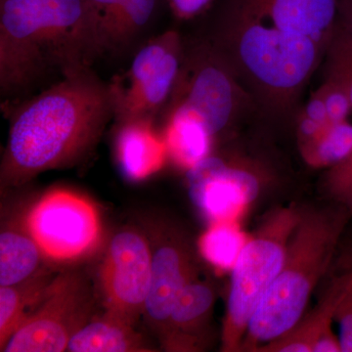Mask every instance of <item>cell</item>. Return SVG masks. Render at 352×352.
<instances>
[{
  "label": "cell",
  "mask_w": 352,
  "mask_h": 352,
  "mask_svg": "<svg viewBox=\"0 0 352 352\" xmlns=\"http://www.w3.org/2000/svg\"><path fill=\"white\" fill-rule=\"evenodd\" d=\"M215 303L214 287L200 278L187 285L178 296L162 344L168 351H200L207 342Z\"/></svg>",
  "instance_id": "obj_15"
},
{
  "label": "cell",
  "mask_w": 352,
  "mask_h": 352,
  "mask_svg": "<svg viewBox=\"0 0 352 352\" xmlns=\"http://www.w3.org/2000/svg\"><path fill=\"white\" fill-rule=\"evenodd\" d=\"M344 282V273L333 278L320 302L311 311L303 315L289 332L259 347L256 352H312L315 342L321 336L333 332L332 324Z\"/></svg>",
  "instance_id": "obj_17"
},
{
  "label": "cell",
  "mask_w": 352,
  "mask_h": 352,
  "mask_svg": "<svg viewBox=\"0 0 352 352\" xmlns=\"http://www.w3.org/2000/svg\"><path fill=\"white\" fill-rule=\"evenodd\" d=\"M335 30L352 38V0H338Z\"/></svg>",
  "instance_id": "obj_28"
},
{
  "label": "cell",
  "mask_w": 352,
  "mask_h": 352,
  "mask_svg": "<svg viewBox=\"0 0 352 352\" xmlns=\"http://www.w3.org/2000/svg\"><path fill=\"white\" fill-rule=\"evenodd\" d=\"M303 160L312 168H330L352 153V124L344 120L330 124L320 135L300 146Z\"/></svg>",
  "instance_id": "obj_22"
},
{
  "label": "cell",
  "mask_w": 352,
  "mask_h": 352,
  "mask_svg": "<svg viewBox=\"0 0 352 352\" xmlns=\"http://www.w3.org/2000/svg\"><path fill=\"white\" fill-rule=\"evenodd\" d=\"M303 115L307 117L308 119L318 122V124H322V126H329L331 124L330 122H329L325 103H324L323 99L321 98L320 95L317 94V92L311 97L309 102H308Z\"/></svg>",
  "instance_id": "obj_29"
},
{
  "label": "cell",
  "mask_w": 352,
  "mask_h": 352,
  "mask_svg": "<svg viewBox=\"0 0 352 352\" xmlns=\"http://www.w3.org/2000/svg\"><path fill=\"white\" fill-rule=\"evenodd\" d=\"M183 63L175 103L200 118L212 138L229 126L239 108V88L232 66L219 50H201Z\"/></svg>",
  "instance_id": "obj_10"
},
{
  "label": "cell",
  "mask_w": 352,
  "mask_h": 352,
  "mask_svg": "<svg viewBox=\"0 0 352 352\" xmlns=\"http://www.w3.org/2000/svg\"><path fill=\"white\" fill-rule=\"evenodd\" d=\"M317 94L320 95L325 103L329 122L331 124L347 120L352 111V103L344 88L337 83L326 80Z\"/></svg>",
  "instance_id": "obj_27"
},
{
  "label": "cell",
  "mask_w": 352,
  "mask_h": 352,
  "mask_svg": "<svg viewBox=\"0 0 352 352\" xmlns=\"http://www.w3.org/2000/svg\"><path fill=\"white\" fill-rule=\"evenodd\" d=\"M120 124L117 154L122 173L138 182L161 170L168 154L164 138L153 129V120H129Z\"/></svg>",
  "instance_id": "obj_16"
},
{
  "label": "cell",
  "mask_w": 352,
  "mask_h": 352,
  "mask_svg": "<svg viewBox=\"0 0 352 352\" xmlns=\"http://www.w3.org/2000/svg\"><path fill=\"white\" fill-rule=\"evenodd\" d=\"M151 249V285L143 317L161 340L178 296L198 279L199 268L192 248L175 229L159 230Z\"/></svg>",
  "instance_id": "obj_12"
},
{
  "label": "cell",
  "mask_w": 352,
  "mask_h": 352,
  "mask_svg": "<svg viewBox=\"0 0 352 352\" xmlns=\"http://www.w3.org/2000/svg\"><path fill=\"white\" fill-rule=\"evenodd\" d=\"M190 198L210 223L235 222L256 200L258 176L237 164L208 156L187 173Z\"/></svg>",
  "instance_id": "obj_11"
},
{
  "label": "cell",
  "mask_w": 352,
  "mask_h": 352,
  "mask_svg": "<svg viewBox=\"0 0 352 352\" xmlns=\"http://www.w3.org/2000/svg\"><path fill=\"white\" fill-rule=\"evenodd\" d=\"M43 256L29 233L3 231L0 236V287L17 286L32 280Z\"/></svg>",
  "instance_id": "obj_20"
},
{
  "label": "cell",
  "mask_w": 352,
  "mask_h": 352,
  "mask_svg": "<svg viewBox=\"0 0 352 352\" xmlns=\"http://www.w3.org/2000/svg\"><path fill=\"white\" fill-rule=\"evenodd\" d=\"M226 41L234 65L278 105L300 91L324 51L311 38L270 24L241 0L229 3Z\"/></svg>",
  "instance_id": "obj_4"
},
{
  "label": "cell",
  "mask_w": 352,
  "mask_h": 352,
  "mask_svg": "<svg viewBox=\"0 0 352 352\" xmlns=\"http://www.w3.org/2000/svg\"><path fill=\"white\" fill-rule=\"evenodd\" d=\"M302 212L294 207L273 210L241 251L231 270L222 351H241L250 322L281 270Z\"/></svg>",
  "instance_id": "obj_5"
},
{
  "label": "cell",
  "mask_w": 352,
  "mask_h": 352,
  "mask_svg": "<svg viewBox=\"0 0 352 352\" xmlns=\"http://www.w3.org/2000/svg\"><path fill=\"white\" fill-rule=\"evenodd\" d=\"M344 275V288L336 309L335 320L339 324L342 352H352V265Z\"/></svg>",
  "instance_id": "obj_26"
},
{
  "label": "cell",
  "mask_w": 352,
  "mask_h": 352,
  "mask_svg": "<svg viewBox=\"0 0 352 352\" xmlns=\"http://www.w3.org/2000/svg\"><path fill=\"white\" fill-rule=\"evenodd\" d=\"M351 217L346 208L338 205L302 212L281 270L254 312L241 351H258L302 318Z\"/></svg>",
  "instance_id": "obj_3"
},
{
  "label": "cell",
  "mask_w": 352,
  "mask_h": 352,
  "mask_svg": "<svg viewBox=\"0 0 352 352\" xmlns=\"http://www.w3.org/2000/svg\"><path fill=\"white\" fill-rule=\"evenodd\" d=\"M248 242L235 222L210 224L201 236L199 249L206 261L219 270H232L241 251Z\"/></svg>",
  "instance_id": "obj_23"
},
{
  "label": "cell",
  "mask_w": 352,
  "mask_h": 352,
  "mask_svg": "<svg viewBox=\"0 0 352 352\" xmlns=\"http://www.w3.org/2000/svg\"><path fill=\"white\" fill-rule=\"evenodd\" d=\"M25 226L43 256L58 263L87 258L101 241L98 210L85 197L67 190L41 197L28 214Z\"/></svg>",
  "instance_id": "obj_7"
},
{
  "label": "cell",
  "mask_w": 352,
  "mask_h": 352,
  "mask_svg": "<svg viewBox=\"0 0 352 352\" xmlns=\"http://www.w3.org/2000/svg\"><path fill=\"white\" fill-rule=\"evenodd\" d=\"M50 284L36 278L34 282L30 280L17 286L0 287L1 349L23 322L31 315V311H34L43 300Z\"/></svg>",
  "instance_id": "obj_21"
},
{
  "label": "cell",
  "mask_w": 352,
  "mask_h": 352,
  "mask_svg": "<svg viewBox=\"0 0 352 352\" xmlns=\"http://www.w3.org/2000/svg\"><path fill=\"white\" fill-rule=\"evenodd\" d=\"M326 51V80L344 88L352 103V38L333 30Z\"/></svg>",
  "instance_id": "obj_24"
},
{
  "label": "cell",
  "mask_w": 352,
  "mask_h": 352,
  "mask_svg": "<svg viewBox=\"0 0 352 352\" xmlns=\"http://www.w3.org/2000/svg\"><path fill=\"white\" fill-rule=\"evenodd\" d=\"M113 118L109 83L90 67L62 76L13 113L1 184L16 186L76 164L94 149Z\"/></svg>",
  "instance_id": "obj_1"
},
{
  "label": "cell",
  "mask_w": 352,
  "mask_h": 352,
  "mask_svg": "<svg viewBox=\"0 0 352 352\" xmlns=\"http://www.w3.org/2000/svg\"><path fill=\"white\" fill-rule=\"evenodd\" d=\"M71 352L152 351L134 326L107 314L87 321L69 340Z\"/></svg>",
  "instance_id": "obj_19"
},
{
  "label": "cell",
  "mask_w": 352,
  "mask_h": 352,
  "mask_svg": "<svg viewBox=\"0 0 352 352\" xmlns=\"http://www.w3.org/2000/svg\"><path fill=\"white\" fill-rule=\"evenodd\" d=\"M281 31L311 38L327 50L338 15V0H241Z\"/></svg>",
  "instance_id": "obj_14"
},
{
  "label": "cell",
  "mask_w": 352,
  "mask_h": 352,
  "mask_svg": "<svg viewBox=\"0 0 352 352\" xmlns=\"http://www.w3.org/2000/svg\"><path fill=\"white\" fill-rule=\"evenodd\" d=\"M151 276L149 241L131 228L116 234L99 273L106 312L135 326L144 314Z\"/></svg>",
  "instance_id": "obj_9"
},
{
  "label": "cell",
  "mask_w": 352,
  "mask_h": 352,
  "mask_svg": "<svg viewBox=\"0 0 352 352\" xmlns=\"http://www.w3.org/2000/svg\"><path fill=\"white\" fill-rule=\"evenodd\" d=\"M182 63L176 32H166L139 48L129 68L109 82L115 119L153 120L173 96Z\"/></svg>",
  "instance_id": "obj_6"
},
{
  "label": "cell",
  "mask_w": 352,
  "mask_h": 352,
  "mask_svg": "<svg viewBox=\"0 0 352 352\" xmlns=\"http://www.w3.org/2000/svg\"><path fill=\"white\" fill-rule=\"evenodd\" d=\"M210 1L212 0H170L176 14L182 18L192 17L200 13Z\"/></svg>",
  "instance_id": "obj_30"
},
{
  "label": "cell",
  "mask_w": 352,
  "mask_h": 352,
  "mask_svg": "<svg viewBox=\"0 0 352 352\" xmlns=\"http://www.w3.org/2000/svg\"><path fill=\"white\" fill-rule=\"evenodd\" d=\"M97 56L120 54L151 22L157 0H85Z\"/></svg>",
  "instance_id": "obj_13"
},
{
  "label": "cell",
  "mask_w": 352,
  "mask_h": 352,
  "mask_svg": "<svg viewBox=\"0 0 352 352\" xmlns=\"http://www.w3.org/2000/svg\"><path fill=\"white\" fill-rule=\"evenodd\" d=\"M97 57L85 0H1L0 91L20 98Z\"/></svg>",
  "instance_id": "obj_2"
},
{
  "label": "cell",
  "mask_w": 352,
  "mask_h": 352,
  "mask_svg": "<svg viewBox=\"0 0 352 352\" xmlns=\"http://www.w3.org/2000/svg\"><path fill=\"white\" fill-rule=\"evenodd\" d=\"M163 138L168 156L189 170L210 156L214 138L198 116L183 106L173 105Z\"/></svg>",
  "instance_id": "obj_18"
},
{
  "label": "cell",
  "mask_w": 352,
  "mask_h": 352,
  "mask_svg": "<svg viewBox=\"0 0 352 352\" xmlns=\"http://www.w3.org/2000/svg\"><path fill=\"white\" fill-rule=\"evenodd\" d=\"M91 296L82 278L59 275L48 286L36 309L11 336L6 352L67 351L74 333L89 321Z\"/></svg>",
  "instance_id": "obj_8"
},
{
  "label": "cell",
  "mask_w": 352,
  "mask_h": 352,
  "mask_svg": "<svg viewBox=\"0 0 352 352\" xmlns=\"http://www.w3.org/2000/svg\"><path fill=\"white\" fill-rule=\"evenodd\" d=\"M322 188L335 205L346 208L352 217V153L342 163L328 168Z\"/></svg>",
  "instance_id": "obj_25"
}]
</instances>
